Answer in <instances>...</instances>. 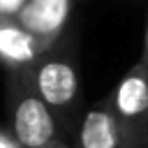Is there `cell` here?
Listing matches in <instances>:
<instances>
[{
  "mask_svg": "<svg viewBox=\"0 0 148 148\" xmlns=\"http://www.w3.org/2000/svg\"><path fill=\"white\" fill-rule=\"evenodd\" d=\"M25 74L35 92L53 113L60 139L69 143L81 118V67L72 35L65 32L51 42L25 69Z\"/></svg>",
  "mask_w": 148,
  "mask_h": 148,
  "instance_id": "cell-1",
  "label": "cell"
},
{
  "mask_svg": "<svg viewBox=\"0 0 148 148\" xmlns=\"http://www.w3.org/2000/svg\"><path fill=\"white\" fill-rule=\"evenodd\" d=\"M72 141V148H123L120 132L106 97L81 111Z\"/></svg>",
  "mask_w": 148,
  "mask_h": 148,
  "instance_id": "cell-5",
  "label": "cell"
},
{
  "mask_svg": "<svg viewBox=\"0 0 148 148\" xmlns=\"http://www.w3.org/2000/svg\"><path fill=\"white\" fill-rule=\"evenodd\" d=\"M139 62L143 67H148V16H146V28H143V46H141V58Z\"/></svg>",
  "mask_w": 148,
  "mask_h": 148,
  "instance_id": "cell-8",
  "label": "cell"
},
{
  "mask_svg": "<svg viewBox=\"0 0 148 148\" xmlns=\"http://www.w3.org/2000/svg\"><path fill=\"white\" fill-rule=\"evenodd\" d=\"M69 14L72 0H25L16 18L28 32L51 44L60 35H65Z\"/></svg>",
  "mask_w": 148,
  "mask_h": 148,
  "instance_id": "cell-4",
  "label": "cell"
},
{
  "mask_svg": "<svg viewBox=\"0 0 148 148\" xmlns=\"http://www.w3.org/2000/svg\"><path fill=\"white\" fill-rule=\"evenodd\" d=\"M49 44L28 32L16 16H0V65L12 69H28Z\"/></svg>",
  "mask_w": 148,
  "mask_h": 148,
  "instance_id": "cell-6",
  "label": "cell"
},
{
  "mask_svg": "<svg viewBox=\"0 0 148 148\" xmlns=\"http://www.w3.org/2000/svg\"><path fill=\"white\" fill-rule=\"evenodd\" d=\"M39 148H72V146H69V143H65V141H51V143L39 146Z\"/></svg>",
  "mask_w": 148,
  "mask_h": 148,
  "instance_id": "cell-10",
  "label": "cell"
},
{
  "mask_svg": "<svg viewBox=\"0 0 148 148\" xmlns=\"http://www.w3.org/2000/svg\"><path fill=\"white\" fill-rule=\"evenodd\" d=\"M123 148H148V67L132 65L106 95Z\"/></svg>",
  "mask_w": 148,
  "mask_h": 148,
  "instance_id": "cell-3",
  "label": "cell"
},
{
  "mask_svg": "<svg viewBox=\"0 0 148 148\" xmlns=\"http://www.w3.org/2000/svg\"><path fill=\"white\" fill-rule=\"evenodd\" d=\"M0 148H21V146L9 136L7 130H0Z\"/></svg>",
  "mask_w": 148,
  "mask_h": 148,
  "instance_id": "cell-9",
  "label": "cell"
},
{
  "mask_svg": "<svg viewBox=\"0 0 148 148\" xmlns=\"http://www.w3.org/2000/svg\"><path fill=\"white\" fill-rule=\"evenodd\" d=\"M7 132L21 148H39L51 141H62L53 113L35 92L25 69H12L7 74Z\"/></svg>",
  "mask_w": 148,
  "mask_h": 148,
  "instance_id": "cell-2",
  "label": "cell"
},
{
  "mask_svg": "<svg viewBox=\"0 0 148 148\" xmlns=\"http://www.w3.org/2000/svg\"><path fill=\"white\" fill-rule=\"evenodd\" d=\"M25 0H0V16H16Z\"/></svg>",
  "mask_w": 148,
  "mask_h": 148,
  "instance_id": "cell-7",
  "label": "cell"
}]
</instances>
